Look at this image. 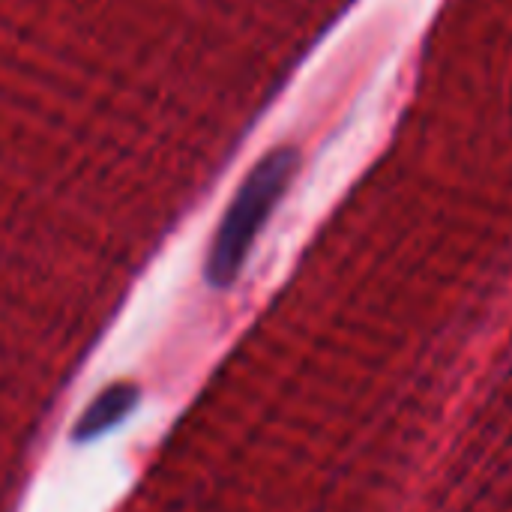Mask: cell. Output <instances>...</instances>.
I'll use <instances>...</instances> for the list:
<instances>
[{"mask_svg":"<svg viewBox=\"0 0 512 512\" xmlns=\"http://www.w3.org/2000/svg\"><path fill=\"white\" fill-rule=\"evenodd\" d=\"M138 405V387L135 384H111L99 399H93L87 405V411L81 414V420L72 429V441L78 444H90L99 435L111 432L117 423H123Z\"/></svg>","mask_w":512,"mask_h":512,"instance_id":"obj_2","label":"cell"},{"mask_svg":"<svg viewBox=\"0 0 512 512\" xmlns=\"http://www.w3.org/2000/svg\"><path fill=\"white\" fill-rule=\"evenodd\" d=\"M294 168H297L294 150L282 147V150H273L270 156H264L252 168V174L243 180L237 198L231 201V207L216 231V240H213L207 264H204V276L213 288L234 285V279L240 276V270L249 258V249H252L258 231L264 228V222L270 219L282 192L288 189Z\"/></svg>","mask_w":512,"mask_h":512,"instance_id":"obj_1","label":"cell"}]
</instances>
